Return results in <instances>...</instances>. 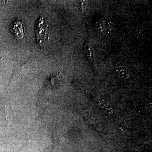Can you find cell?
I'll return each mask as SVG.
<instances>
[{
  "instance_id": "4",
  "label": "cell",
  "mask_w": 152,
  "mask_h": 152,
  "mask_svg": "<svg viewBox=\"0 0 152 152\" xmlns=\"http://www.w3.org/2000/svg\"><path fill=\"white\" fill-rule=\"evenodd\" d=\"M115 72L117 75L121 78H127L129 77V73L126 69L122 66H117L115 69Z\"/></svg>"
},
{
  "instance_id": "2",
  "label": "cell",
  "mask_w": 152,
  "mask_h": 152,
  "mask_svg": "<svg viewBox=\"0 0 152 152\" xmlns=\"http://www.w3.org/2000/svg\"><path fill=\"white\" fill-rule=\"evenodd\" d=\"M11 31L18 39H21L23 38V26L19 20H15L13 22L11 27Z\"/></svg>"
},
{
  "instance_id": "3",
  "label": "cell",
  "mask_w": 152,
  "mask_h": 152,
  "mask_svg": "<svg viewBox=\"0 0 152 152\" xmlns=\"http://www.w3.org/2000/svg\"><path fill=\"white\" fill-rule=\"evenodd\" d=\"M98 104L103 110L106 114L111 115L114 113L113 109L107 101L104 99H99L98 101Z\"/></svg>"
},
{
  "instance_id": "1",
  "label": "cell",
  "mask_w": 152,
  "mask_h": 152,
  "mask_svg": "<svg viewBox=\"0 0 152 152\" xmlns=\"http://www.w3.org/2000/svg\"><path fill=\"white\" fill-rule=\"evenodd\" d=\"M44 20L40 18L36 23V32L37 42L39 45H42L44 42L48 40V37L46 32V26H44Z\"/></svg>"
}]
</instances>
